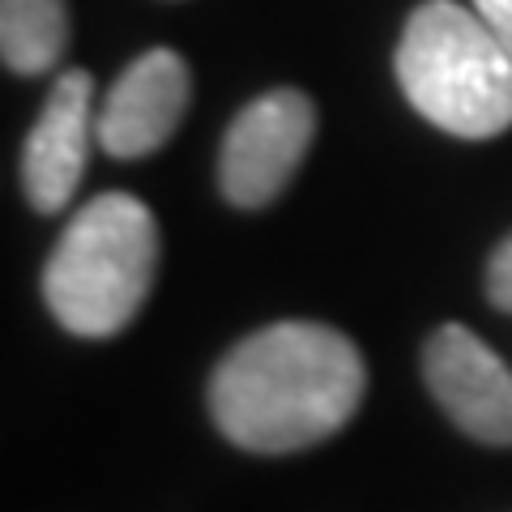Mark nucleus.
<instances>
[{"label":"nucleus","instance_id":"f257e3e1","mask_svg":"<svg viewBox=\"0 0 512 512\" xmlns=\"http://www.w3.org/2000/svg\"><path fill=\"white\" fill-rule=\"evenodd\" d=\"M363 355L316 320L256 329L214 367V427L248 453H295L342 431L363 402Z\"/></svg>","mask_w":512,"mask_h":512},{"label":"nucleus","instance_id":"f03ea898","mask_svg":"<svg viewBox=\"0 0 512 512\" xmlns=\"http://www.w3.org/2000/svg\"><path fill=\"white\" fill-rule=\"evenodd\" d=\"M158 269V222L128 192L86 201L47 256L43 299L77 338H111L141 312Z\"/></svg>","mask_w":512,"mask_h":512},{"label":"nucleus","instance_id":"7ed1b4c3","mask_svg":"<svg viewBox=\"0 0 512 512\" xmlns=\"http://www.w3.org/2000/svg\"><path fill=\"white\" fill-rule=\"evenodd\" d=\"M397 82L423 120L453 137L487 141L512 128V56L457 0H427L410 13Z\"/></svg>","mask_w":512,"mask_h":512},{"label":"nucleus","instance_id":"20e7f679","mask_svg":"<svg viewBox=\"0 0 512 512\" xmlns=\"http://www.w3.org/2000/svg\"><path fill=\"white\" fill-rule=\"evenodd\" d=\"M316 133V107L303 90H269L231 120L218 154V188L239 210H261L295 180Z\"/></svg>","mask_w":512,"mask_h":512},{"label":"nucleus","instance_id":"39448f33","mask_svg":"<svg viewBox=\"0 0 512 512\" xmlns=\"http://www.w3.org/2000/svg\"><path fill=\"white\" fill-rule=\"evenodd\" d=\"M431 397L478 444H512V367L466 325H440L423 346Z\"/></svg>","mask_w":512,"mask_h":512},{"label":"nucleus","instance_id":"423d86ee","mask_svg":"<svg viewBox=\"0 0 512 512\" xmlns=\"http://www.w3.org/2000/svg\"><path fill=\"white\" fill-rule=\"evenodd\" d=\"M90 141H99L94 82L86 69L56 77L22 150V184L39 214H56L73 201L90 163Z\"/></svg>","mask_w":512,"mask_h":512},{"label":"nucleus","instance_id":"0eeeda50","mask_svg":"<svg viewBox=\"0 0 512 512\" xmlns=\"http://www.w3.org/2000/svg\"><path fill=\"white\" fill-rule=\"evenodd\" d=\"M192 99L188 64L171 47L137 56L99 107V146L111 158H146L163 150Z\"/></svg>","mask_w":512,"mask_h":512},{"label":"nucleus","instance_id":"6e6552de","mask_svg":"<svg viewBox=\"0 0 512 512\" xmlns=\"http://www.w3.org/2000/svg\"><path fill=\"white\" fill-rule=\"evenodd\" d=\"M69 47L64 0H0V56L9 73L39 77L60 64Z\"/></svg>","mask_w":512,"mask_h":512},{"label":"nucleus","instance_id":"1a4fd4ad","mask_svg":"<svg viewBox=\"0 0 512 512\" xmlns=\"http://www.w3.org/2000/svg\"><path fill=\"white\" fill-rule=\"evenodd\" d=\"M487 299L495 303V308L512 312V235L491 252V261H487Z\"/></svg>","mask_w":512,"mask_h":512},{"label":"nucleus","instance_id":"9d476101","mask_svg":"<svg viewBox=\"0 0 512 512\" xmlns=\"http://www.w3.org/2000/svg\"><path fill=\"white\" fill-rule=\"evenodd\" d=\"M474 13L487 22V30L504 43V52L512 56V0H474Z\"/></svg>","mask_w":512,"mask_h":512}]
</instances>
